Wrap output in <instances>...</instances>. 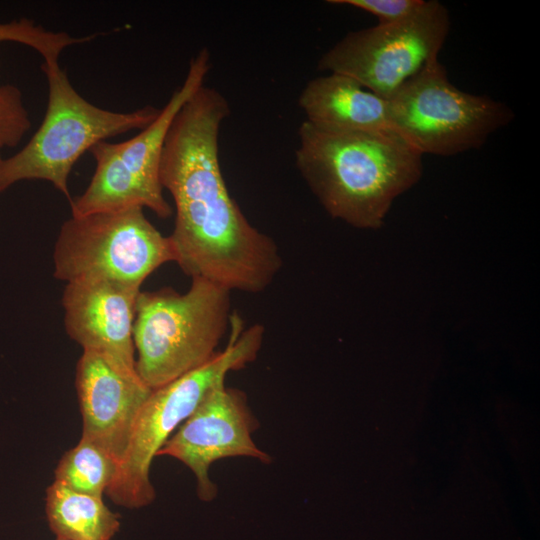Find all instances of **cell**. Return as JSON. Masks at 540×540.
Returning a JSON list of instances; mask_svg holds the SVG:
<instances>
[{"instance_id": "15", "label": "cell", "mask_w": 540, "mask_h": 540, "mask_svg": "<svg viewBox=\"0 0 540 540\" xmlns=\"http://www.w3.org/2000/svg\"><path fill=\"white\" fill-rule=\"evenodd\" d=\"M117 469L118 463L104 450L80 438L59 460L54 481L79 493L103 497Z\"/></svg>"}, {"instance_id": "4", "label": "cell", "mask_w": 540, "mask_h": 540, "mask_svg": "<svg viewBox=\"0 0 540 540\" xmlns=\"http://www.w3.org/2000/svg\"><path fill=\"white\" fill-rule=\"evenodd\" d=\"M230 339L209 362L152 390L134 423L124 456L106 495L115 504L137 509L151 504L156 492L150 479L153 459L207 392L225 382L227 374L253 362L263 343L264 329L246 330L232 316Z\"/></svg>"}, {"instance_id": "10", "label": "cell", "mask_w": 540, "mask_h": 540, "mask_svg": "<svg viewBox=\"0 0 540 540\" xmlns=\"http://www.w3.org/2000/svg\"><path fill=\"white\" fill-rule=\"evenodd\" d=\"M258 425L246 395L221 382L207 392L157 456L172 457L188 467L195 477L198 498L210 502L218 491L209 476L212 463L231 457L271 462L270 455L252 438Z\"/></svg>"}, {"instance_id": "5", "label": "cell", "mask_w": 540, "mask_h": 540, "mask_svg": "<svg viewBox=\"0 0 540 540\" xmlns=\"http://www.w3.org/2000/svg\"><path fill=\"white\" fill-rule=\"evenodd\" d=\"M48 104L38 130L15 155L0 163V192L22 180H45L69 202L68 179L77 160L94 145L131 130H142L161 108L114 112L95 106L71 84L59 62H43Z\"/></svg>"}, {"instance_id": "12", "label": "cell", "mask_w": 540, "mask_h": 540, "mask_svg": "<svg viewBox=\"0 0 540 540\" xmlns=\"http://www.w3.org/2000/svg\"><path fill=\"white\" fill-rule=\"evenodd\" d=\"M75 387L82 416L81 438L104 450L119 466L152 389L139 375L124 373L89 350H83L77 362Z\"/></svg>"}, {"instance_id": "19", "label": "cell", "mask_w": 540, "mask_h": 540, "mask_svg": "<svg viewBox=\"0 0 540 540\" xmlns=\"http://www.w3.org/2000/svg\"><path fill=\"white\" fill-rule=\"evenodd\" d=\"M55 540H66V539H62V538H56Z\"/></svg>"}, {"instance_id": "13", "label": "cell", "mask_w": 540, "mask_h": 540, "mask_svg": "<svg viewBox=\"0 0 540 540\" xmlns=\"http://www.w3.org/2000/svg\"><path fill=\"white\" fill-rule=\"evenodd\" d=\"M298 103L306 115L305 120L319 127L392 130L387 99L345 75L329 73L310 80L301 91Z\"/></svg>"}, {"instance_id": "17", "label": "cell", "mask_w": 540, "mask_h": 540, "mask_svg": "<svg viewBox=\"0 0 540 540\" xmlns=\"http://www.w3.org/2000/svg\"><path fill=\"white\" fill-rule=\"evenodd\" d=\"M30 127L21 91L11 84L0 86V163L1 149L16 146Z\"/></svg>"}, {"instance_id": "9", "label": "cell", "mask_w": 540, "mask_h": 540, "mask_svg": "<svg viewBox=\"0 0 540 540\" xmlns=\"http://www.w3.org/2000/svg\"><path fill=\"white\" fill-rule=\"evenodd\" d=\"M449 30L447 8L428 0L420 13L404 22L348 33L322 55L318 69L350 77L388 99L438 60Z\"/></svg>"}, {"instance_id": "18", "label": "cell", "mask_w": 540, "mask_h": 540, "mask_svg": "<svg viewBox=\"0 0 540 540\" xmlns=\"http://www.w3.org/2000/svg\"><path fill=\"white\" fill-rule=\"evenodd\" d=\"M329 3L349 5L366 11L379 20L380 25L404 22L422 11L426 0H332Z\"/></svg>"}, {"instance_id": "2", "label": "cell", "mask_w": 540, "mask_h": 540, "mask_svg": "<svg viewBox=\"0 0 540 540\" xmlns=\"http://www.w3.org/2000/svg\"><path fill=\"white\" fill-rule=\"evenodd\" d=\"M422 156L392 130L329 129L305 120L295 163L332 218L376 230L395 199L420 180Z\"/></svg>"}, {"instance_id": "14", "label": "cell", "mask_w": 540, "mask_h": 540, "mask_svg": "<svg viewBox=\"0 0 540 540\" xmlns=\"http://www.w3.org/2000/svg\"><path fill=\"white\" fill-rule=\"evenodd\" d=\"M45 512L56 538L111 540L120 529V515L102 497L73 491L56 481L46 490Z\"/></svg>"}, {"instance_id": "7", "label": "cell", "mask_w": 540, "mask_h": 540, "mask_svg": "<svg viewBox=\"0 0 540 540\" xmlns=\"http://www.w3.org/2000/svg\"><path fill=\"white\" fill-rule=\"evenodd\" d=\"M387 102L392 130L422 155L453 156L480 148L514 118L503 102L455 87L438 60Z\"/></svg>"}, {"instance_id": "6", "label": "cell", "mask_w": 540, "mask_h": 540, "mask_svg": "<svg viewBox=\"0 0 540 540\" xmlns=\"http://www.w3.org/2000/svg\"><path fill=\"white\" fill-rule=\"evenodd\" d=\"M210 69V54L200 50L190 61L181 84L156 119L129 140L101 141L89 152L96 168L86 190L70 202L73 217L138 206L161 218L172 209L164 198L160 164L169 128L185 102L201 87Z\"/></svg>"}, {"instance_id": "11", "label": "cell", "mask_w": 540, "mask_h": 540, "mask_svg": "<svg viewBox=\"0 0 540 540\" xmlns=\"http://www.w3.org/2000/svg\"><path fill=\"white\" fill-rule=\"evenodd\" d=\"M140 287L108 279L67 282L61 303L68 336L129 375L136 371L133 326Z\"/></svg>"}, {"instance_id": "3", "label": "cell", "mask_w": 540, "mask_h": 540, "mask_svg": "<svg viewBox=\"0 0 540 540\" xmlns=\"http://www.w3.org/2000/svg\"><path fill=\"white\" fill-rule=\"evenodd\" d=\"M231 291L203 278L190 288L140 291L133 326L136 371L152 390L209 362L231 322Z\"/></svg>"}, {"instance_id": "8", "label": "cell", "mask_w": 540, "mask_h": 540, "mask_svg": "<svg viewBox=\"0 0 540 540\" xmlns=\"http://www.w3.org/2000/svg\"><path fill=\"white\" fill-rule=\"evenodd\" d=\"M170 237L163 236L138 206L66 220L53 251V275L70 282L108 279L141 287L161 265L176 262Z\"/></svg>"}, {"instance_id": "1", "label": "cell", "mask_w": 540, "mask_h": 540, "mask_svg": "<svg viewBox=\"0 0 540 540\" xmlns=\"http://www.w3.org/2000/svg\"><path fill=\"white\" fill-rule=\"evenodd\" d=\"M229 113L219 91L201 86L172 121L160 180L175 205L169 237L181 270L231 292L255 294L270 286L282 258L275 241L249 222L225 184L218 142Z\"/></svg>"}, {"instance_id": "16", "label": "cell", "mask_w": 540, "mask_h": 540, "mask_svg": "<svg viewBox=\"0 0 540 540\" xmlns=\"http://www.w3.org/2000/svg\"><path fill=\"white\" fill-rule=\"evenodd\" d=\"M95 36L73 37L65 32L49 31L30 19L0 22V42L14 41L29 46L42 56L43 62H58L65 48L89 42Z\"/></svg>"}]
</instances>
